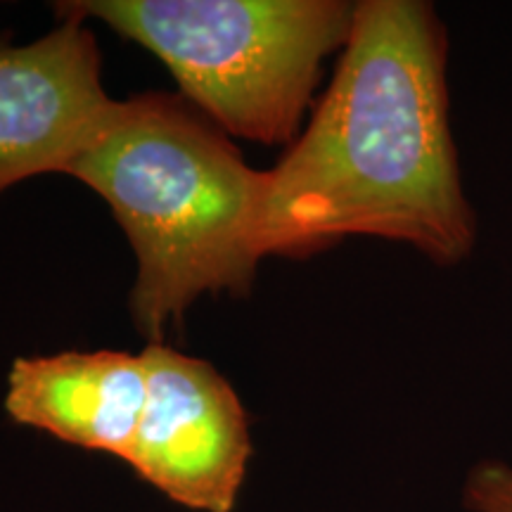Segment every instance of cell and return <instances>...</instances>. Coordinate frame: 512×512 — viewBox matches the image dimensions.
I'll list each match as a JSON object with an SVG mask.
<instances>
[{"label":"cell","mask_w":512,"mask_h":512,"mask_svg":"<svg viewBox=\"0 0 512 512\" xmlns=\"http://www.w3.org/2000/svg\"><path fill=\"white\" fill-rule=\"evenodd\" d=\"M67 174L110 204L131 240V313L150 344L200 294L249 292L266 256V171L174 95L119 100Z\"/></svg>","instance_id":"obj_2"},{"label":"cell","mask_w":512,"mask_h":512,"mask_svg":"<svg viewBox=\"0 0 512 512\" xmlns=\"http://www.w3.org/2000/svg\"><path fill=\"white\" fill-rule=\"evenodd\" d=\"M463 505L470 512H512V463L479 460L463 484Z\"/></svg>","instance_id":"obj_7"},{"label":"cell","mask_w":512,"mask_h":512,"mask_svg":"<svg viewBox=\"0 0 512 512\" xmlns=\"http://www.w3.org/2000/svg\"><path fill=\"white\" fill-rule=\"evenodd\" d=\"M57 15L95 17L152 50L185 98L233 136L292 143L320 67L347 46L342 0H79Z\"/></svg>","instance_id":"obj_3"},{"label":"cell","mask_w":512,"mask_h":512,"mask_svg":"<svg viewBox=\"0 0 512 512\" xmlns=\"http://www.w3.org/2000/svg\"><path fill=\"white\" fill-rule=\"evenodd\" d=\"M145 394L143 354L62 351L12 363L5 411L17 425L124 460L136 437Z\"/></svg>","instance_id":"obj_6"},{"label":"cell","mask_w":512,"mask_h":512,"mask_svg":"<svg viewBox=\"0 0 512 512\" xmlns=\"http://www.w3.org/2000/svg\"><path fill=\"white\" fill-rule=\"evenodd\" d=\"M147 394L126 463L183 508L230 512L252 441L233 387L200 358L159 344L143 349Z\"/></svg>","instance_id":"obj_4"},{"label":"cell","mask_w":512,"mask_h":512,"mask_svg":"<svg viewBox=\"0 0 512 512\" xmlns=\"http://www.w3.org/2000/svg\"><path fill=\"white\" fill-rule=\"evenodd\" d=\"M347 238L413 247L437 266L475 252L448 98V34L422 0H363L335 79L266 171V256Z\"/></svg>","instance_id":"obj_1"},{"label":"cell","mask_w":512,"mask_h":512,"mask_svg":"<svg viewBox=\"0 0 512 512\" xmlns=\"http://www.w3.org/2000/svg\"><path fill=\"white\" fill-rule=\"evenodd\" d=\"M34 43H0V195L43 174H67L105 131L119 100L100 81V53L83 17Z\"/></svg>","instance_id":"obj_5"}]
</instances>
